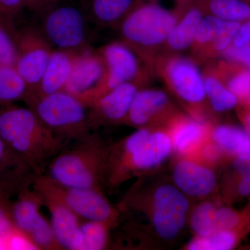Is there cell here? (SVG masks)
<instances>
[{
    "mask_svg": "<svg viewBox=\"0 0 250 250\" xmlns=\"http://www.w3.org/2000/svg\"><path fill=\"white\" fill-rule=\"evenodd\" d=\"M111 225L104 222L82 220L81 230L83 238V250H100L107 246L108 229Z\"/></svg>",
    "mask_w": 250,
    "mask_h": 250,
    "instance_id": "obj_29",
    "label": "cell"
},
{
    "mask_svg": "<svg viewBox=\"0 0 250 250\" xmlns=\"http://www.w3.org/2000/svg\"><path fill=\"white\" fill-rule=\"evenodd\" d=\"M205 15L228 22H244L250 19V3L246 0H193Z\"/></svg>",
    "mask_w": 250,
    "mask_h": 250,
    "instance_id": "obj_23",
    "label": "cell"
},
{
    "mask_svg": "<svg viewBox=\"0 0 250 250\" xmlns=\"http://www.w3.org/2000/svg\"><path fill=\"white\" fill-rule=\"evenodd\" d=\"M42 205V197L35 189L33 191H24L10 208L13 223L25 233L39 250H62L51 223L41 214L40 208Z\"/></svg>",
    "mask_w": 250,
    "mask_h": 250,
    "instance_id": "obj_7",
    "label": "cell"
},
{
    "mask_svg": "<svg viewBox=\"0 0 250 250\" xmlns=\"http://www.w3.org/2000/svg\"><path fill=\"white\" fill-rule=\"evenodd\" d=\"M17 56L15 36L6 27L4 19L0 18V65L14 67Z\"/></svg>",
    "mask_w": 250,
    "mask_h": 250,
    "instance_id": "obj_33",
    "label": "cell"
},
{
    "mask_svg": "<svg viewBox=\"0 0 250 250\" xmlns=\"http://www.w3.org/2000/svg\"><path fill=\"white\" fill-rule=\"evenodd\" d=\"M207 65L238 101L247 102L250 96V69L229 62H210Z\"/></svg>",
    "mask_w": 250,
    "mask_h": 250,
    "instance_id": "obj_21",
    "label": "cell"
},
{
    "mask_svg": "<svg viewBox=\"0 0 250 250\" xmlns=\"http://www.w3.org/2000/svg\"><path fill=\"white\" fill-rule=\"evenodd\" d=\"M43 32L58 49L80 52L85 49L84 18L73 6H59L49 11L44 20Z\"/></svg>",
    "mask_w": 250,
    "mask_h": 250,
    "instance_id": "obj_11",
    "label": "cell"
},
{
    "mask_svg": "<svg viewBox=\"0 0 250 250\" xmlns=\"http://www.w3.org/2000/svg\"><path fill=\"white\" fill-rule=\"evenodd\" d=\"M139 0H92L95 21L105 27H118Z\"/></svg>",
    "mask_w": 250,
    "mask_h": 250,
    "instance_id": "obj_24",
    "label": "cell"
},
{
    "mask_svg": "<svg viewBox=\"0 0 250 250\" xmlns=\"http://www.w3.org/2000/svg\"><path fill=\"white\" fill-rule=\"evenodd\" d=\"M41 196L50 213L51 225L62 249L83 250L82 220L62 202L52 197Z\"/></svg>",
    "mask_w": 250,
    "mask_h": 250,
    "instance_id": "obj_16",
    "label": "cell"
},
{
    "mask_svg": "<svg viewBox=\"0 0 250 250\" xmlns=\"http://www.w3.org/2000/svg\"><path fill=\"white\" fill-rule=\"evenodd\" d=\"M6 250H38L39 248L36 246L30 238L18 229L16 227L5 238Z\"/></svg>",
    "mask_w": 250,
    "mask_h": 250,
    "instance_id": "obj_35",
    "label": "cell"
},
{
    "mask_svg": "<svg viewBox=\"0 0 250 250\" xmlns=\"http://www.w3.org/2000/svg\"><path fill=\"white\" fill-rule=\"evenodd\" d=\"M0 250H6V240L4 236L0 235Z\"/></svg>",
    "mask_w": 250,
    "mask_h": 250,
    "instance_id": "obj_42",
    "label": "cell"
},
{
    "mask_svg": "<svg viewBox=\"0 0 250 250\" xmlns=\"http://www.w3.org/2000/svg\"><path fill=\"white\" fill-rule=\"evenodd\" d=\"M172 144L167 131H151L147 139L131 155L128 163V175L135 171L154 168L168 157Z\"/></svg>",
    "mask_w": 250,
    "mask_h": 250,
    "instance_id": "obj_19",
    "label": "cell"
},
{
    "mask_svg": "<svg viewBox=\"0 0 250 250\" xmlns=\"http://www.w3.org/2000/svg\"><path fill=\"white\" fill-rule=\"evenodd\" d=\"M168 133L172 148L183 155H195L210 137L211 126L207 121L180 115L169 119Z\"/></svg>",
    "mask_w": 250,
    "mask_h": 250,
    "instance_id": "obj_15",
    "label": "cell"
},
{
    "mask_svg": "<svg viewBox=\"0 0 250 250\" xmlns=\"http://www.w3.org/2000/svg\"><path fill=\"white\" fill-rule=\"evenodd\" d=\"M250 43V19L241 24L231 45L240 48Z\"/></svg>",
    "mask_w": 250,
    "mask_h": 250,
    "instance_id": "obj_39",
    "label": "cell"
},
{
    "mask_svg": "<svg viewBox=\"0 0 250 250\" xmlns=\"http://www.w3.org/2000/svg\"><path fill=\"white\" fill-rule=\"evenodd\" d=\"M168 95L159 89H140L135 95L126 118V124L136 127H149L156 121L172 116Z\"/></svg>",
    "mask_w": 250,
    "mask_h": 250,
    "instance_id": "obj_14",
    "label": "cell"
},
{
    "mask_svg": "<svg viewBox=\"0 0 250 250\" xmlns=\"http://www.w3.org/2000/svg\"><path fill=\"white\" fill-rule=\"evenodd\" d=\"M233 166L238 174L237 193L241 197H250V156H236Z\"/></svg>",
    "mask_w": 250,
    "mask_h": 250,
    "instance_id": "obj_34",
    "label": "cell"
},
{
    "mask_svg": "<svg viewBox=\"0 0 250 250\" xmlns=\"http://www.w3.org/2000/svg\"><path fill=\"white\" fill-rule=\"evenodd\" d=\"M15 39L18 56L14 67L27 84L29 95L37 89L52 50L47 39L33 29L21 31Z\"/></svg>",
    "mask_w": 250,
    "mask_h": 250,
    "instance_id": "obj_9",
    "label": "cell"
},
{
    "mask_svg": "<svg viewBox=\"0 0 250 250\" xmlns=\"http://www.w3.org/2000/svg\"><path fill=\"white\" fill-rule=\"evenodd\" d=\"M206 95L210 108L216 113L230 111L238 104V100L212 72L209 67H205L202 72Z\"/></svg>",
    "mask_w": 250,
    "mask_h": 250,
    "instance_id": "obj_25",
    "label": "cell"
},
{
    "mask_svg": "<svg viewBox=\"0 0 250 250\" xmlns=\"http://www.w3.org/2000/svg\"><path fill=\"white\" fill-rule=\"evenodd\" d=\"M247 103L249 104L250 106V96L249 97V98H248V101H247Z\"/></svg>",
    "mask_w": 250,
    "mask_h": 250,
    "instance_id": "obj_43",
    "label": "cell"
},
{
    "mask_svg": "<svg viewBox=\"0 0 250 250\" xmlns=\"http://www.w3.org/2000/svg\"><path fill=\"white\" fill-rule=\"evenodd\" d=\"M241 24V22H227L220 34L197 59V63L212 62L219 56L223 55L224 52L232 44Z\"/></svg>",
    "mask_w": 250,
    "mask_h": 250,
    "instance_id": "obj_30",
    "label": "cell"
},
{
    "mask_svg": "<svg viewBox=\"0 0 250 250\" xmlns=\"http://www.w3.org/2000/svg\"><path fill=\"white\" fill-rule=\"evenodd\" d=\"M192 0H139L118 26L122 41L153 72L167 36Z\"/></svg>",
    "mask_w": 250,
    "mask_h": 250,
    "instance_id": "obj_1",
    "label": "cell"
},
{
    "mask_svg": "<svg viewBox=\"0 0 250 250\" xmlns=\"http://www.w3.org/2000/svg\"><path fill=\"white\" fill-rule=\"evenodd\" d=\"M30 4V0H0V17H12Z\"/></svg>",
    "mask_w": 250,
    "mask_h": 250,
    "instance_id": "obj_38",
    "label": "cell"
},
{
    "mask_svg": "<svg viewBox=\"0 0 250 250\" xmlns=\"http://www.w3.org/2000/svg\"><path fill=\"white\" fill-rule=\"evenodd\" d=\"M208 141L202 146L197 154L207 164H215L223 159L225 151L213 141Z\"/></svg>",
    "mask_w": 250,
    "mask_h": 250,
    "instance_id": "obj_37",
    "label": "cell"
},
{
    "mask_svg": "<svg viewBox=\"0 0 250 250\" xmlns=\"http://www.w3.org/2000/svg\"><path fill=\"white\" fill-rule=\"evenodd\" d=\"M176 187L185 195L203 197L214 190L217 184L215 174L211 169L192 160L179 161L173 170Z\"/></svg>",
    "mask_w": 250,
    "mask_h": 250,
    "instance_id": "obj_17",
    "label": "cell"
},
{
    "mask_svg": "<svg viewBox=\"0 0 250 250\" xmlns=\"http://www.w3.org/2000/svg\"><path fill=\"white\" fill-rule=\"evenodd\" d=\"M80 52L62 49L52 51L37 89L34 93L28 95L27 98L31 96H45L65 90Z\"/></svg>",
    "mask_w": 250,
    "mask_h": 250,
    "instance_id": "obj_18",
    "label": "cell"
},
{
    "mask_svg": "<svg viewBox=\"0 0 250 250\" xmlns=\"http://www.w3.org/2000/svg\"><path fill=\"white\" fill-rule=\"evenodd\" d=\"M167 88L188 108L191 117L205 121L203 106L207 101L203 75L192 58L180 54H160L153 65Z\"/></svg>",
    "mask_w": 250,
    "mask_h": 250,
    "instance_id": "obj_5",
    "label": "cell"
},
{
    "mask_svg": "<svg viewBox=\"0 0 250 250\" xmlns=\"http://www.w3.org/2000/svg\"><path fill=\"white\" fill-rule=\"evenodd\" d=\"M30 1H31V2L32 3L33 1H37V0H30Z\"/></svg>",
    "mask_w": 250,
    "mask_h": 250,
    "instance_id": "obj_44",
    "label": "cell"
},
{
    "mask_svg": "<svg viewBox=\"0 0 250 250\" xmlns=\"http://www.w3.org/2000/svg\"><path fill=\"white\" fill-rule=\"evenodd\" d=\"M9 149L10 148L6 146L4 141L0 137V167H1V164H4L5 159L7 156L8 151Z\"/></svg>",
    "mask_w": 250,
    "mask_h": 250,
    "instance_id": "obj_40",
    "label": "cell"
},
{
    "mask_svg": "<svg viewBox=\"0 0 250 250\" xmlns=\"http://www.w3.org/2000/svg\"><path fill=\"white\" fill-rule=\"evenodd\" d=\"M241 231L244 230H218L205 237H198L188 245L190 250H229L233 249L239 242Z\"/></svg>",
    "mask_w": 250,
    "mask_h": 250,
    "instance_id": "obj_28",
    "label": "cell"
},
{
    "mask_svg": "<svg viewBox=\"0 0 250 250\" xmlns=\"http://www.w3.org/2000/svg\"><path fill=\"white\" fill-rule=\"evenodd\" d=\"M228 21L210 15H205L197 28L191 49L192 58L197 62L207 47L220 34Z\"/></svg>",
    "mask_w": 250,
    "mask_h": 250,
    "instance_id": "obj_27",
    "label": "cell"
},
{
    "mask_svg": "<svg viewBox=\"0 0 250 250\" xmlns=\"http://www.w3.org/2000/svg\"><path fill=\"white\" fill-rule=\"evenodd\" d=\"M0 137L36 175L69 144L41 123L30 108L0 104Z\"/></svg>",
    "mask_w": 250,
    "mask_h": 250,
    "instance_id": "obj_2",
    "label": "cell"
},
{
    "mask_svg": "<svg viewBox=\"0 0 250 250\" xmlns=\"http://www.w3.org/2000/svg\"><path fill=\"white\" fill-rule=\"evenodd\" d=\"M210 139L225 152L234 156H250V134L247 130L230 125L212 128Z\"/></svg>",
    "mask_w": 250,
    "mask_h": 250,
    "instance_id": "obj_22",
    "label": "cell"
},
{
    "mask_svg": "<svg viewBox=\"0 0 250 250\" xmlns=\"http://www.w3.org/2000/svg\"><path fill=\"white\" fill-rule=\"evenodd\" d=\"M188 200L179 188L170 184L161 186L153 195L152 222L156 233L163 239L171 240L184 227Z\"/></svg>",
    "mask_w": 250,
    "mask_h": 250,
    "instance_id": "obj_10",
    "label": "cell"
},
{
    "mask_svg": "<svg viewBox=\"0 0 250 250\" xmlns=\"http://www.w3.org/2000/svg\"><path fill=\"white\" fill-rule=\"evenodd\" d=\"M222 56L228 60L239 62L250 69V43L240 48L230 45Z\"/></svg>",
    "mask_w": 250,
    "mask_h": 250,
    "instance_id": "obj_36",
    "label": "cell"
},
{
    "mask_svg": "<svg viewBox=\"0 0 250 250\" xmlns=\"http://www.w3.org/2000/svg\"><path fill=\"white\" fill-rule=\"evenodd\" d=\"M217 207L211 202H203L192 213L190 225L197 236L205 237L218 231L215 211Z\"/></svg>",
    "mask_w": 250,
    "mask_h": 250,
    "instance_id": "obj_31",
    "label": "cell"
},
{
    "mask_svg": "<svg viewBox=\"0 0 250 250\" xmlns=\"http://www.w3.org/2000/svg\"><path fill=\"white\" fill-rule=\"evenodd\" d=\"M34 188L41 195L62 202L82 220H93L113 225L117 212L102 190L70 187L56 182L47 174L36 175Z\"/></svg>",
    "mask_w": 250,
    "mask_h": 250,
    "instance_id": "obj_6",
    "label": "cell"
},
{
    "mask_svg": "<svg viewBox=\"0 0 250 250\" xmlns=\"http://www.w3.org/2000/svg\"><path fill=\"white\" fill-rule=\"evenodd\" d=\"M215 220L218 230H242L250 223V216L229 207H217Z\"/></svg>",
    "mask_w": 250,
    "mask_h": 250,
    "instance_id": "obj_32",
    "label": "cell"
},
{
    "mask_svg": "<svg viewBox=\"0 0 250 250\" xmlns=\"http://www.w3.org/2000/svg\"><path fill=\"white\" fill-rule=\"evenodd\" d=\"M41 123L67 143L90 134L89 109L65 90L24 100Z\"/></svg>",
    "mask_w": 250,
    "mask_h": 250,
    "instance_id": "obj_4",
    "label": "cell"
},
{
    "mask_svg": "<svg viewBox=\"0 0 250 250\" xmlns=\"http://www.w3.org/2000/svg\"><path fill=\"white\" fill-rule=\"evenodd\" d=\"M109 149L98 136L88 134L54 156L47 166V174L66 187L102 190Z\"/></svg>",
    "mask_w": 250,
    "mask_h": 250,
    "instance_id": "obj_3",
    "label": "cell"
},
{
    "mask_svg": "<svg viewBox=\"0 0 250 250\" xmlns=\"http://www.w3.org/2000/svg\"><path fill=\"white\" fill-rule=\"evenodd\" d=\"M106 70V93L126 82L146 83L150 70L123 41L113 42L98 50Z\"/></svg>",
    "mask_w": 250,
    "mask_h": 250,
    "instance_id": "obj_12",
    "label": "cell"
},
{
    "mask_svg": "<svg viewBox=\"0 0 250 250\" xmlns=\"http://www.w3.org/2000/svg\"><path fill=\"white\" fill-rule=\"evenodd\" d=\"M28 95L27 85L15 67L0 65V104L24 100Z\"/></svg>",
    "mask_w": 250,
    "mask_h": 250,
    "instance_id": "obj_26",
    "label": "cell"
},
{
    "mask_svg": "<svg viewBox=\"0 0 250 250\" xmlns=\"http://www.w3.org/2000/svg\"><path fill=\"white\" fill-rule=\"evenodd\" d=\"M106 70L98 51H81L65 91L89 107L106 93Z\"/></svg>",
    "mask_w": 250,
    "mask_h": 250,
    "instance_id": "obj_8",
    "label": "cell"
},
{
    "mask_svg": "<svg viewBox=\"0 0 250 250\" xmlns=\"http://www.w3.org/2000/svg\"><path fill=\"white\" fill-rule=\"evenodd\" d=\"M142 82H126L105 94L88 107L92 129L106 124L126 123L130 107Z\"/></svg>",
    "mask_w": 250,
    "mask_h": 250,
    "instance_id": "obj_13",
    "label": "cell"
},
{
    "mask_svg": "<svg viewBox=\"0 0 250 250\" xmlns=\"http://www.w3.org/2000/svg\"><path fill=\"white\" fill-rule=\"evenodd\" d=\"M242 119H243V123H244L247 131H248L250 134V112L243 113V116H242Z\"/></svg>",
    "mask_w": 250,
    "mask_h": 250,
    "instance_id": "obj_41",
    "label": "cell"
},
{
    "mask_svg": "<svg viewBox=\"0 0 250 250\" xmlns=\"http://www.w3.org/2000/svg\"><path fill=\"white\" fill-rule=\"evenodd\" d=\"M246 1H248V2L250 3V0H246Z\"/></svg>",
    "mask_w": 250,
    "mask_h": 250,
    "instance_id": "obj_45",
    "label": "cell"
},
{
    "mask_svg": "<svg viewBox=\"0 0 250 250\" xmlns=\"http://www.w3.org/2000/svg\"><path fill=\"white\" fill-rule=\"evenodd\" d=\"M0 18H1V17H0Z\"/></svg>",
    "mask_w": 250,
    "mask_h": 250,
    "instance_id": "obj_46",
    "label": "cell"
},
{
    "mask_svg": "<svg viewBox=\"0 0 250 250\" xmlns=\"http://www.w3.org/2000/svg\"><path fill=\"white\" fill-rule=\"evenodd\" d=\"M205 16L202 10L192 0L171 30L160 54H180L183 51L190 48L197 28Z\"/></svg>",
    "mask_w": 250,
    "mask_h": 250,
    "instance_id": "obj_20",
    "label": "cell"
}]
</instances>
